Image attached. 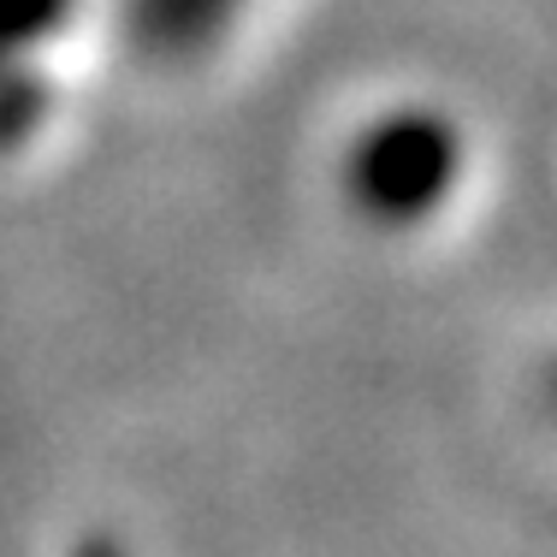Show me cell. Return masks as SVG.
<instances>
[{
    "mask_svg": "<svg viewBox=\"0 0 557 557\" xmlns=\"http://www.w3.org/2000/svg\"><path fill=\"white\" fill-rule=\"evenodd\" d=\"M65 557H137V552H131V546H119L113 534H89V540H77V546L65 552Z\"/></svg>",
    "mask_w": 557,
    "mask_h": 557,
    "instance_id": "cell-1",
    "label": "cell"
}]
</instances>
